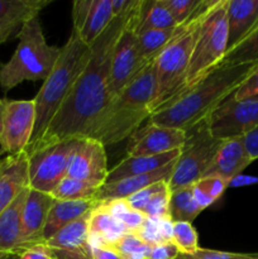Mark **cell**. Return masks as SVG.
Segmentation results:
<instances>
[{"label":"cell","instance_id":"cell-1","mask_svg":"<svg viewBox=\"0 0 258 259\" xmlns=\"http://www.w3.org/2000/svg\"><path fill=\"white\" fill-rule=\"evenodd\" d=\"M139 0L123 15L113 19L105 30L91 43L90 57L65 101L56 113L39 141L28 146L27 154L73 138H88L96 120L110 101L109 75L111 57L119 37L131 23Z\"/></svg>","mask_w":258,"mask_h":259},{"label":"cell","instance_id":"cell-2","mask_svg":"<svg viewBox=\"0 0 258 259\" xmlns=\"http://www.w3.org/2000/svg\"><path fill=\"white\" fill-rule=\"evenodd\" d=\"M255 66L254 63L218 66L189 91L154 111L148 119L149 123L189 131L230 98Z\"/></svg>","mask_w":258,"mask_h":259},{"label":"cell","instance_id":"cell-3","mask_svg":"<svg viewBox=\"0 0 258 259\" xmlns=\"http://www.w3.org/2000/svg\"><path fill=\"white\" fill-rule=\"evenodd\" d=\"M156 66H147L120 94L111 99L96 120L88 138L113 146L131 138L153 114Z\"/></svg>","mask_w":258,"mask_h":259},{"label":"cell","instance_id":"cell-4","mask_svg":"<svg viewBox=\"0 0 258 259\" xmlns=\"http://www.w3.org/2000/svg\"><path fill=\"white\" fill-rule=\"evenodd\" d=\"M89 57L90 47L81 39L80 34L72 29L67 42L61 47V55L52 72L43 81V85L33 99L35 106V121L32 139L28 146L39 141L47 131L76 78L88 63Z\"/></svg>","mask_w":258,"mask_h":259},{"label":"cell","instance_id":"cell-5","mask_svg":"<svg viewBox=\"0 0 258 259\" xmlns=\"http://www.w3.org/2000/svg\"><path fill=\"white\" fill-rule=\"evenodd\" d=\"M17 38L10 60L0 63V88L5 94L24 81H45L61 55V47L47 43L38 17L23 23Z\"/></svg>","mask_w":258,"mask_h":259},{"label":"cell","instance_id":"cell-6","mask_svg":"<svg viewBox=\"0 0 258 259\" xmlns=\"http://www.w3.org/2000/svg\"><path fill=\"white\" fill-rule=\"evenodd\" d=\"M214 2L215 0H202L201 5L192 17L182 24L181 32L154 61L156 98L153 103V113L168 103L182 86L199 29Z\"/></svg>","mask_w":258,"mask_h":259},{"label":"cell","instance_id":"cell-7","mask_svg":"<svg viewBox=\"0 0 258 259\" xmlns=\"http://www.w3.org/2000/svg\"><path fill=\"white\" fill-rule=\"evenodd\" d=\"M227 5L228 0H215L212 4L199 29L182 86L168 103L200 82L205 76L215 70L224 58L228 51Z\"/></svg>","mask_w":258,"mask_h":259},{"label":"cell","instance_id":"cell-8","mask_svg":"<svg viewBox=\"0 0 258 259\" xmlns=\"http://www.w3.org/2000/svg\"><path fill=\"white\" fill-rule=\"evenodd\" d=\"M222 143L210 133L207 118L186 131V141L168 181L171 191L192 186L202 179Z\"/></svg>","mask_w":258,"mask_h":259},{"label":"cell","instance_id":"cell-9","mask_svg":"<svg viewBox=\"0 0 258 259\" xmlns=\"http://www.w3.org/2000/svg\"><path fill=\"white\" fill-rule=\"evenodd\" d=\"M80 139H67L28 154L30 189L52 194L58 184L67 176L70 159Z\"/></svg>","mask_w":258,"mask_h":259},{"label":"cell","instance_id":"cell-10","mask_svg":"<svg viewBox=\"0 0 258 259\" xmlns=\"http://www.w3.org/2000/svg\"><path fill=\"white\" fill-rule=\"evenodd\" d=\"M207 125L219 141L243 138L258 126V100H235L232 95L207 116Z\"/></svg>","mask_w":258,"mask_h":259},{"label":"cell","instance_id":"cell-11","mask_svg":"<svg viewBox=\"0 0 258 259\" xmlns=\"http://www.w3.org/2000/svg\"><path fill=\"white\" fill-rule=\"evenodd\" d=\"M133 18L119 37L111 57L110 75H109L110 100L120 94L147 67L142 60L137 35L132 28Z\"/></svg>","mask_w":258,"mask_h":259},{"label":"cell","instance_id":"cell-12","mask_svg":"<svg viewBox=\"0 0 258 259\" xmlns=\"http://www.w3.org/2000/svg\"><path fill=\"white\" fill-rule=\"evenodd\" d=\"M35 121V106L32 100H8L0 137V157L22 153L27 149Z\"/></svg>","mask_w":258,"mask_h":259},{"label":"cell","instance_id":"cell-13","mask_svg":"<svg viewBox=\"0 0 258 259\" xmlns=\"http://www.w3.org/2000/svg\"><path fill=\"white\" fill-rule=\"evenodd\" d=\"M186 141V131L149 123L131 137L126 156H159L181 149Z\"/></svg>","mask_w":258,"mask_h":259},{"label":"cell","instance_id":"cell-14","mask_svg":"<svg viewBox=\"0 0 258 259\" xmlns=\"http://www.w3.org/2000/svg\"><path fill=\"white\" fill-rule=\"evenodd\" d=\"M105 146L93 138H81L68 164L67 176L103 186L108 177Z\"/></svg>","mask_w":258,"mask_h":259},{"label":"cell","instance_id":"cell-15","mask_svg":"<svg viewBox=\"0 0 258 259\" xmlns=\"http://www.w3.org/2000/svg\"><path fill=\"white\" fill-rule=\"evenodd\" d=\"M90 212L66 225L45 242L50 248L52 259H93L89 245Z\"/></svg>","mask_w":258,"mask_h":259},{"label":"cell","instance_id":"cell-16","mask_svg":"<svg viewBox=\"0 0 258 259\" xmlns=\"http://www.w3.org/2000/svg\"><path fill=\"white\" fill-rule=\"evenodd\" d=\"M56 200L51 195L28 189L23 209V247L24 250L33 245L42 244V233L48 214ZM23 250V252H24Z\"/></svg>","mask_w":258,"mask_h":259},{"label":"cell","instance_id":"cell-17","mask_svg":"<svg viewBox=\"0 0 258 259\" xmlns=\"http://www.w3.org/2000/svg\"><path fill=\"white\" fill-rule=\"evenodd\" d=\"M28 187L27 152L3 157L0 163V214Z\"/></svg>","mask_w":258,"mask_h":259},{"label":"cell","instance_id":"cell-18","mask_svg":"<svg viewBox=\"0 0 258 259\" xmlns=\"http://www.w3.org/2000/svg\"><path fill=\"white\" fill-rule=\"evenodd\" d=\"M252 162L245 151L243 138L223 141L204 177L218 176L230 181L233 177L242 174Z\"/></svg>","mask_w":258,"mask_h":259},{"label":"cell","instance_id":"cell-19","mask_svg":"<svg viewBox=\"0 0 258 259\" xmlns=\"http://www.w3.org/2000/svg\"><path fill=\"white\" fill-rule=\"evenodd\" d=\"M227 20L229 51L258 29V0H228Z\"/></svg>","mask_w":258,"mask_h":259},{"label":"cell","instance_id":"cell-20","mask_svg":"<svg viewBox=\"0 0 258 259\" xmlns=\"http://www.w3.org/2000/svg\"><path fill=\"white\" fill-rule=\"evenodd\" d=\"M28 189L0 214V250L10 255H19L24 250L22 237L23 209Z\"/></svg>","mask_w":258,"mask_h":259},{"label":"cell","instance_id":"cell-21","mask_svg":"<svg viewBox=\"0 0 258 259\" xmlns=\"http://www.w3.org/2000/svg\"><path fill=\"white\" fill-rule=\"evenodd\" d=\"M177 161V159H176ZM176 161L171 162L167 166L157 169V171L149 172V174L139 175V176L128 177V179L120 180L113 184H105L100 187L98 192L96 200L98 201H104V200H113V199H128L129 196L134 195L136 192L151 186V185L157 184L162 181H169L174 172Z\"/></svg>","mask_w":258,"mask_h":259},{"label":"cell","instance_id":"cell-22","mask_svg":"<svg viewBox=\"0 0 258 259\" xmlns=\"http://www.w3.org/2000/svg\"><path fill=\"white\" fill-rule=\"evenodd\" d=\"M180 151L181 149L159 154V156H126L118 164H115L113 168L109 169L105 184H113V182H118L120 180L128 179V177L139 176V175L157 171V169L169 164L171 162L176 161L180 156Z\"/></svg>","mask_w":258,"mask_h":259},{"label":"cell","instance_id":"cell-23","mask_svg":"<svg viewBox=\"0 0 258 259\" xmlns=\"http://www.w3.org/2000/svg\"><path fill=\"white\" fill-rule=\"evenodd\" d=\"M128 229L121 222L114 218L99 202L90 212L89 219V245L90 248L113 245Z\"/></svg>","mask_w":258,"mask_h":259},{"label":"cell","instance_id":"cell-24","mask_svg":"<svg viewBox=\"0 0 258 259\" xmlns=\"http://www.w3.org/2000/svg\"><path fill=\"white\" fill-rule=\"evenodd\" d=\"M98 204V200H78V201H58L56 200L50 214H48L45 228H43V242H47L50 238H52L66 225L71 224L78 218L88 214Z\"/></svg>","mask_w":258,"mask_h":259},{"label":"cell","instance_id":"cell-25","mask_svg":"<svg viewBox=\"0 0 258 259\" xmlns=\"http://www.w3.org/2000/svg\"><path fill=\"white\" fill-rule=\"evenodd\" d=\"M177 25L163 0H139L133 18V32L136 34L148 30L166 29Z\"/></svg>","mask_w":258,"mask_h":259},{"label":"cell","instance_id":"cell-26","mask_svg":"<svg viewBox=\"0 0 258 259\" xmlns=\"http://www.w3.org/2000/svg\"><path fill=\"white\" fill-rule=\"evenodd\" d=\"M182 24H177L172 28H166V29L148 30V32L141 33V34H136L144 65L148 66L157 60L159 53L181 32Z\"/></svg>","mask_w":258,"mask_h":259},{"label":"cell","instance_id":"cell-27","mask_svg":"<svg viewBox=\"0 0 258 259\" xmlns=\"http://www.w3.org/2000/svg\"><path fill=\"white\" fill-rule=\"evenodd\" d=\"M111 0H93V5L89 12L82 29L77 32L81 39L90 46L114 19Z\"/></svg>","mask_w":258,"mask_h":259},{"label":"cell","instance_id":"cell-28","mask_svg":"<svg viewBox=\"0 0 258 259\" xmlns=\"http://www.w3.org/2000/svg\"><path fill=\"white\" fill-rule=\"evenodd\" d=\"M204 210L194 197L192 186L182 187L171 191L169 197V217L174 222L192 223Z\"/></svg>","mask_w":258,"mask_h":259},{"label":"cell","instance_id":"cell-29","mask_svg":"<svg viewBox=\"0 0 258 259\" xmlns=\"http://www.w3.org/2000/svg\"><path fill=\"white\" fill-rule=\"evenodd\" d=\"M50 3V0H0V22L20 20L24 23L38 17Z\"/></svg>","mask_w":258,"mask_h":259},{"label":"cell","instance_id":"cell-30","mask_svg":"<svg viewBox=\"0 0 258 259\" xmlns=\"http://www.w3.org/2000/svg\"><path fill=\"white\" fill-rule=\"evenodd\" d=\"M100 186L66 176L53 190L51 196L58 201H78V200H96Z\"/></svg>","mask_w":258,"mask_h":259},{"label":"cell","instance_id":"cell-31","mask_svg":"<svg viewBox=\"0 0 258 259\" xmlns=\"http://www.w3.org/2000/svg\"><path fill=\"white\" fill-rule=\"evenodd\" d=\"M174 220L166 218H146L142 227L134 234L138 235L146 244L157 245L161 243L172 242Z\"/></svg>","mask_w":258,"mask_h":259},{"label":"cell","instance_id":"cell-32","mask_svg":"<svg viewBox=\"0 0 258 259\" xmlns=\"http://www.w3.org/2000/svg\"><path fill=\"white\" fill-rule=\"evenodd\" d=\"M101 206L108 210L114 218L123 223L128 232L134 233L142 227L146 220V215L141 211L132 209L125 199H113L99 201Z\"/></svg>","mask_w":258,"mask_h":259},{"label":"cell","instance_id":"cell-33","mask_svg":"<svg viewBox=\"0 0 258 259\" xmlns=\"http://www.w3.org/2000/svg\"><path fill=\"white\" fill-rule=\"evenodd\" d=\"M258 65V29L225 53L220 65ZM219 65V66H220Z\"/></svg>","mask_w":258,"mask_h":259},{"label":"cell","instance_id":"cell-34","mask_svg":"<svg viewBox=\"0 0 258 259\" xmlns=\"http://www.w3.org/2000/svg\"><path fill=\"white\" fill-rule=\"evenodd\" d=\"M120 259H148L151 245L146 244L134 233H126L118 242L110 245Z\"/></svg>","mask_w":258,"mask_h":259},{"label":"cell","instance_id":"cell-35","mask_svg":"<svg viewBox=\"0 0 258 259\" xmlns=\"http://www.w3.org/2000/svg\"><path fill=\"white\" fill-rule=\"evenodd\" d=\"M172 243L180 250V254H191L199 249V238L192 223L174 222Z\"/></svg>","mask_w":258,"mask_h":259},{"label":"cell","instance_id":"cell-36","mask_svg":"<svg viewBox=\"0 0 258 259\" xmlns=\"http://www.w3.org/2000/svg\"><path fill=\"white\" fill-rule=\"evenodd\" d=\"M169 197H171V189H169V185L167 184L161 191L157 192L149 200L146 209L143 210V214L146 215V218L169 217Z\"/></svg>","mask_w":258,"mask_h":259},{"label":"cell","instance_id":"cell-37","mask_svg":"<svg viewBox=\"0 0 258 259\" xmlns=\"http://www.w3.org/2000/svg\"><path fill=\"white\" fill-rule=\"evenodd\" d=\"M166 7L171 12L175 22L182 24L192 17L197 8L201 5L202 0H163Z\"/></svg>","mask_w":258,"mask_h":259},{"label":"cell","instance_id":"cell-38","mask_svg":"<svg viewBox=\"0 0 258 259\" xmlns=\"http://www.w3.org/2000/svg\"><path fill=\"white\" fill-rule=\"evenodd\" d=\"M195 186L199 187L201 191L209 197H211L215 202L224 195L225 190L229 187V181L222 179L218 176H209V177H202L199 181L195 182Z\"/></svg>","mask_w":258,"mask_h":259},{"label":"cell","instance_id":"cell-39","mask_svg":"<svg viewBox=\"0 0 258 259\" xmlns=\"http://www.w3.org/2000/svg\"><path fill=\"white\" fill-rule=\"evenodd\" d=\"M167 184H168L167 181L157 182V184L151 185V186H148V187H146V189L141 190V191L136 192V194L132 195V196H129L128 199H125V200L128 201L129 206H131L132 209L137 210V211L143 212V210L146 209V206H147V204L149 202V200H151L152 197L157 194V192L161 191V190L163 189Z\"/></svg>","mask_w":258,"mask_h":259},{"label":"cell","instance_id":"cell-40","mask_svg":"<svg viewBox=\"0 0 258 259\" xmlns=\"http://www.w3.org/2000/svg\"><path fill=\"white\" fill-rule=\"evenodd\" d=\"M177 259H252V254L199 248L196 252L191 253V254H180Z\"/></svg>","mask_w":258,"mask_h":259},{"label":"cell","instance_id":"cell-41","mask_svg":"<svg viewBox=\"0 0 258 259\" xmlns=\"http://www.w3.org/2000/svg\"><path fill=\"white\" fill-rule=\"evenodd\" d=\"M258 95V65L252 71L249 76L243 81L242 85L235 90L233 94V99L235 100H245V99H252Z\"/></svg>","mask_w":258,"mask_h":259},{"label":"cell","instance_id":"cell-42","mask_svg":"<svg viewBox=\"0 0 258 259\" xmlns=\"http://www.w3.org/2000/svg\"><path fill=\"white\" fill-rule=\"evenodd\" d=\"M93 5V0H75L72 4V29L80 32L86 22L89 12Z\"/></svg>","mask_w":258,"mask_h":259},{"label":"cell","instance_id":"cell-43","mask_svg":"<svg viewBox=\"0 0 258 259\" xmlns=\"http://www.w3.org/2000/svg\"><path fill=\"white\" fill-rule=\"evenodd\" d=\"M180 250L172 242L152 245L148 259H177Z\"/></svg>","mask_w":258,"mask_h":259},{"label":"cell","instance_id":"cell-44","mask_svg":"<svg viewBox=\"0 0 258 259\" xmlns=\"http://www.w3.org/2000/svg\"><path fill=\"white\" fill-rule=\"evenodd\" d=\"M18 259H52L51 250L45 243L33 245L18 255Z\"/></svg>","mask_w":258,"mask_h":259},{"label":"cell","instance_id":"cell-45","mask_svg":"<svg viewBox=\"0 0 258 259\" xmlns=\"http://www.w3.org/2000/svg\"><path fill=\"white\" fill-rule=\"evenodd\" d=\"M245 151L253 162L258 159V126L250 131L247 136L243 137Z\"/></svg>","mask_w":258,"mask_h":259},{"label":"cell","instance_id":"cell-46","mask_svg":"<svg viewBox=\"0 0 258 259\" xmlns=\"http://www.w3.org/2000/svg\"><path fill=\"white\" fill-rule=\"evenodd\" d=\"M23 22L20 20H7V22H0V45L7 42L13 33L22 27Z\"/></svg>","mask_w":258,"mask_h":259},{"label":"cell","instance_id":"cell-47","mask_svg":"<svg viewBox=\"0 0 258 259\" xmlns=\"http://www.w3.org/2000/svg\"><path fill=\"white\" fill-rule=\"evenodd\" d=\"M91 257L93 259H120L115 250L109 245L91 248Z\"/></svg>","mask_w":258,"mask_h":259},{"label":"cell","instance_id":"cell-48","mask_svg":"<svg viewBox=\"0 0 258 259\" xmlns=\"http://www.w3.org/2000/svg\"><path fill=\"white\" fill-rule=\"evenodd\" d=\"M257 184H258V177L247 176V175L240 174L230 180L229 187H243V186H250V185H257Z\"/></svg>","mask_w":258,"mask_h":259},{"label":"cell","instance_id":"cell-49","mask_svg":"<svg viewBox=\"0 0 258 259\" xmlns=\"http://www.w3.org/2000/svg\"><path fill=\"white\" fill-rule=\"evenodd\" d=\"M192 192H194L195 200H196V202L199 204V206L201 207L202 210L207 209V207L211 206L215 202L211 197L207 196L204 191H201V190H200L199 187L195 186V185H192Z\"/></svg>","mask_w":258,"mask_h":259},{"label":"cell","instance_id":"cell-50","mask_svg":"<svg viewBox=\"0 0 258 259\" xmlns=\"http://www.w3.org/2000/svg\"><path fill=\"white\" fill-rule=\"evenodd\" d=\"M8 99H0V137L3 132V124H4V115H5V106H7Z\"/></svg>","mask_w":258,"mask_h":259},{"label":"cell","instance_id":"cell-51","mask_svg":"<svg viewBox=\"0 0 258 259\" xmlns=\"http://www.w3.org/2000/svg\"><path fill=\"white\" fill-rule=\"evenodd\" d=\"M9 258H10V254H8V253L0 250V259H9Z\"/></svg>","mask_w":258,"mask_h":259},{"label":"cell","instance_id":"cell-52","mask_svg":"<svg viewBox=\"0 0 258 259\" xmlns=\"http://www.w3.org/2000/svg\"><path fill=\"white\" fill-rule=\"evenodd\" d=\"M9 259H18V255H10Z\"/></svg>","mask_w":258,"mask_h":259},{"label":"cell","instance_id":"cell-53","mask_svg":"<svg viewBox=\"0 0 258 259\" xmlns=\"http://www.w3.org/2000/svg\"><path fill=\"white\" fill-rule=\"evenodd\" d=\"M252 259H258V254H252Z\"/></svg>","mask_w":258,"mask_h":259},{"label":"cell","instance_id":"cell-54","mask_svg":"<svg viewBox=\"0 0 258 259\" xmlns=\"http://www.w3.org/2000/svg\"><path fill=\"white\" fill-rule=\"evenodd\" d=\"M252 99H255V100H258V95L254 96V98H252Z\"/></svg>","mask_w":258,"mask_h":259},{"label":"cell","instance_id":"cell-55","mask_svg":"<svg viewBox=\"0 0 258 259\" xmlns=\"http://www.w3.org/2000/svg\"><path fill=\"white\" fill-rule=\"evenodd\" d=\"M2 159H3V157H0V163H2Z\"/></svg>","mask_w":258,"mask_h":259}]
</instances>
